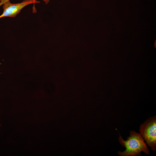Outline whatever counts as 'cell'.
<instances>
[{
	"label": "cell",
	"mask_w": 156,
	"mask_h": 156,
	"mask_svg": "<svg viewBox=\"0 0 156 156\" xmlns=\"http://www.w3.org/2000/svg\"><path fill=\"white\" fill-rule=\"evenodd\" d=\"M120 144L126 149L123 152L118 151V154L121 156H135L141 155L142 151L149 154V151L142 135L134 131L130 132L129 136L125 140L120 135L118 138Z\"/></svg>",
	"instance_id": "6da1fadb"
},
{
	"label": "cell",
	"mask_w": 156,
	"mask_h": 156,
	"mask_svg": "<svg viewBox=\"0 0 156 156\" xmlns=\"http://www.w3.org/2000/svg\"><path fill=\"white\" fill-rule=\"evenodd\" d=\"M156 118L151 117L142 124L139 131L148 146L154 151L156 150Z\"/></svg>",
	"instance_id": "7a4b0ae2"
},
{
	"label": "cell",
	"mask_w": 156,
	"mask_h": 156,
	"mask_svg": "<svg viewBox=\"0 0 156 156\" xmlns=\"http://www.w3.org/2000/svg\"><path fill=\"white\" fill-rule=\"evenodd\" d=\"M38 3L40 2L37 1L25 0L20 3H12L10 0H8L2 5L3 11L0 15V18L7 16L14 17L27 5L31 3Z\"/></svg>",
	"instance_id": "3957f363"
},
{
	"label": "cell",
	"mask_w": 156,
	"mask_h": 156,
	"mask_svg": "<svg viewBox=\"0 0 156 156\" xmlns=\"http://www.w3.org/2000/svg\"><path fill=\"white\" fill-rule=\"evenodd\" d=\"M9 0H0V6L2 5L5 2ZM34 1H36V0H33ZM45 4H47L49 2V0H42Z\"/></svg>",
	"instance_id": "277c9868"
}]
</instances>
